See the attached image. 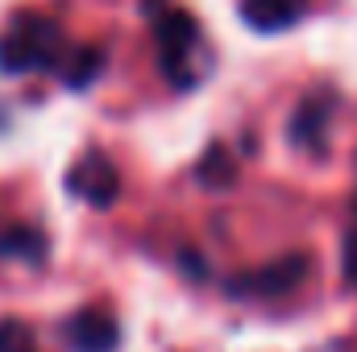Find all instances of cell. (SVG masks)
Returning <instances> with one entry per match:
<instances>
[{
    "label": "cell",
    "instance_id": "cell-1",
    "mask_svg": "<svg viewBox=\"0 0 357 352\" xmlns=\"http://www.w3.org/2000/svg\"><path fill=\"white\" fill-rule=\"evenodd\" d=\"M67 38L50 17H17L0 33V71L29 75V71H59Z\"/></svg>",
    "mask_w": 357,
    "mask_h": 352
},
{
    "label": "cell",
    "instance_id": "cell-2",
    "mask_svg": "<svg viewBox=\"0 0 357 352\" xmlns=\"http://www.w3.org/2000/svg\"><path fill=\"white\" fill-rule=\"evenodd\" d=\"M154 38H158L162 71H167L175 83H187L183 63H187V54H191V46H195V38H199L191 13H183V8H167V13H158V21H154Z\"/></svg>",
    "mask_w": 357,
    "mask_h": 352
},
{
    "label": "cell",
    "instance_id": "cell-3",
    "mask_svg": "<svg viewBox=\"0 0 357 352\" xmlns=\"http://www.w3.org/2000/svg\"><path fill=\"white\" fill-rule=\"evenodd\" d=\"M67 191L79 195L91 207H112L116 195H121V170L104 154H88L67 170Z\"/></svg>",
    "mask_w": 357,
    "mask_h": 352
},
{
    "label": "cell",
    "instance_id": "cell-4",
    "mask_svg": "<svg viewBox=\"0 0 357 352\" xmlns=\"http://www.w3.org/2000/svg\"><path fill=\"white\" fill-rule=\"evenodd\" d=\"M307 269H312V265H307L303 253H287V257L262 265V269H254V273H241V278L233 282V294H258V298L291 294V290L307 278Z\"/></svg>",
    "mask_w": 357,
    "mask_h": 352
},
{
    "label": "cell",
    "instance_id": "cell-5",
    "mask_svg": "<svg viewBox=\"0 0 357 352\" xmlns=\"http://www.w3.org/2000/svg\"><path fill=\"white\" fill-rule=\"evenodd\" d=\"M67 340H71L75 352H116L121 328H116V319L108 311L88 307V311H75V319L67 323Z\"/></svg>",
    "mask_w": 357,
    "mask_h": 352
},
{
    "label": "cell",
    "instance_id": "cell-6",
    "mask_svg": "<svg viewBox=\"0 0 357 352\" xmlns=\"http://www.w3.org/2000/svg\"><path fill=\"white\" fill-rule=\"evenodd\" d=\"M307 0H241V21L258 33H278L291 29L303 17Z\"/></svg>",
    "mask_w": 357,
    "mask_h": 352
},
{
    "label": "cell",
    "instance_id": "cell-7",
    "mask_svg": "<svg viewBox=\"0 0 357 352\" xmlns=\"http://www.w3.org/2000/svg\"><path fill=\"white\" fill-rule=\"evenodd\" d=\"M328 112H333V99H328V95H307V99L295 108V116H291V141L303 145V150H324Z\"/></svg>",
    "mask_w": 357,
    "mask_h": 352
},
{
    "label": "cell",
    "instance_id": "cell-8",
    "mask_svg": "<svg viewBox=\"0 0 357 352\" xmlns=\"http://www.w3.org/2000/svg\"><path fill=\"white\" fill-rule=\"evenodd\" d=\"M100 71H104V50H100V46H79V50L67 54V63L59 67V75H63L75 91H84Z\"/></svg>",
    "mask_w": 357,
    "mask_h": 352
},
{
    "label": "cell",
    "instance_id": "cell-9",
    "mask_svg": "<svg viewBox=\"0 0 357 352\" xmlns=\"http://www.w3.org/2000/svg\"><path fill=\"white\" fill-rule=\"evenodd\" d=\"M0 257L13 262H42L46 257V237L38 228H8L0 232Z\"/></svg>",
    "mask_w": 357,
    "mask_h": 352
},
{
    "label": "cell",
    "instance_id": "cell-10",
    "mask_svg": "<svg viewBox=\"0 0 357 352\" xmlns=\"http://www.w3.org/2000/svg\"><path fill=\"white\" fill-rule=\"evenodd\" d=\"M195 178L208 186V191H225L233 178H237V166H233V158L220 150V145H212L208 154H204V162H199V170H195Z\"/></svg>",
    "mask_w": 357,
    "mask_h": 352
},
{
    "label": "cell",
    "instance_id": "cell-11",
    "mask_svg": "<svg viewBox=\"0 0 357 352\" xmlns=\"http://www.w3.org/2000/svg\"><path fill=\"white\" fill-rule=\"evenodd\" d=\"M0 352H38L33 332L21 319H0Z\"/></svg>",
    "mask_w": 357,
    "mask_h": 352
},
{
    "label": "cell",
    "instance_id": "cell-12",
    "mask_svg": "<svg viewBox=\"0 0 357 352\" xmlns=\"http://www.w3.org/2000/svg\"><path fill=\"white\" fill-rule=\"evenodd\" d=\"M341 269H345V282L357 290V228L345 232V245H341Z\"/></svg>",
    "mask_w": 357,
    "mask_h": 352
},
{
    "label": "cell",
    "instance_id": "cell-13",
    "mask_svg": "<svg viewBox=\"0 0 357 352\" xmlns=\"http://www.w3.org/2000/svg\"><path fill=\"white\" fill-rule=\"evenodd\" d=\"M146 8H158V0H146Z\"/></svg>",
    "mask_w": 357,
    "mask_h": 352
},
{
    "label": "cell",
    "instance_id": "cell-14",
    "mask_svg": "<svg viewBox=\"0 0 357 352\" xmlns=\"http://www.w3.org/2000/svg\"><path fill=\"white\" fill-rule=\"evenodd\" d=\"M354 211H357V203H354Z\"/></svg>",
    "mask_w": 357,
    "mask_h": 352
}]
</instances>
